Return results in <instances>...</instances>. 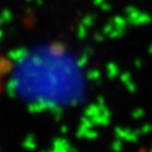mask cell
Returning <instances> with one entry per match:
<instances>
[{"label": "cell", "mask_w": 152, "mask_h": 152, "mask_svg": "<svg viewBox=\"0 0 152 152\" xmlns=\"http://www.w3.org/2000/svg\"><path fill=\"white\" fill-rule=\"evenodd\" d=\"M12 68H13L12 60L4 54H0V96H1L5 89L7 78L10 73L12 72Z\"/></svg>", "instance_id": "6da1fadb"}, {"label": "cell", "mask_w": 152, "mask_h": 152, "mask_svg": "<svg viewBox=\"0 0 152 152\" xmlns=\"http://www.w3.org/2000/svg\"><path fill=\"white\" fill-rule=\"evenodd\" d=\"M151 152H152V151H151Z\"/></svg>", "instance_id": "7a4b0ae2"}]
</instances>
